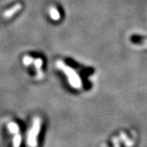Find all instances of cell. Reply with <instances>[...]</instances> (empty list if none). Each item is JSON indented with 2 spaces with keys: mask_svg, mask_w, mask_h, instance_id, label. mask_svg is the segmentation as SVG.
<instances>
[{
  "mask_svg": "<svg viewBox=\"0 0 147 147\" xmlns=\"http://www.w3.org/2000/svg\"><path fill=\"white\" fill-rule=\"evenodd\" d=\"M42 127V119L39 117H35L27 135V145L29 147H38V137Z\"/></svg>",
  "mask_w": 147,
  "mask_h": 147,
  "instance_id": "obj_1",
  "label": "cell"
},
{
  "mask_svg": "<svg viewBox=\"0 0 147 147\" xmlns=\"http://www.w3.org/2000/svg\"><path fill=\"white\" fill-rule=\"evenodd\" d=\"M57 66L61 69H62L64 72L67 74L69 84H70V85L72 87H74L76 89H79L81 88L82 84H81L80 79L78 76V74L75 73L72 69L66 66V65H65L61 61H57Z\"/></svg>",
  "mask_w": 147,
  "mask_h": 147,
  "instance_id": "obj_2",
  "label": "cell"
},
{
  "mask_svg": "<svg viewBox=\"0 0 147 147\" xmlns=\"http://www.w3.org/2000/svg\"><path fill=\"white\" fill-rule=\"evenodd\" d=\"M21 4H20V3H17V4H16L15 6H13L12 7H11V8H9L8 10H7L3 13V16L5 17V18H10V17H11V16H13L15 13H16L18 11L21 10Z\"/></svg>",
  "mask_w": 147,
  "mask_h": 147,
  "instance_id": "obj_3",
  "label": "cell"
},
{
  "mask_svg": "<svg viewBox=\"0 0 147 147\" xmlns=\"http://www.w3.org/2000/svg\"><path fill=\"white\" fill-rule=\"evenodd\" d=\"M7 129H8V131L11 134H12V135L17 134L20 131V127L18 126V124L15 122H10L7 124Z\"/></svg>",
  "mask_w": 147,
  "mask_h": 147,
  "instance_id": "obj_4",
  "label": "cell"
},
{
  "mask_svg": "<svg viewBox=\"0 0 147 147\" xmlns=\"http://www.w3.org/2000/svg\"><path fill=\"white\" fill-rule=\"evenodd\" d=\"M22 142V137L20 133L15 134L12 138V147H20Z\"/></svg>",
  "mask_w": 147,
  "mask_h": 147,
  "instance_id": "obj_5",
  "label": "cell"
},
{
  "mask_svg": "<svg viewBox=\"0 0 147 147\" xmlns=\"http://www.w3.org/2000/svg\"><path fill=\"white\" fill-rule=\"evenodd\" d=\"M50 16L52 17V19H53L54 21H57L61 17L59 11L56 8H54V7L50 8Z\"/></svg>",
  "mask_w": 147,
  "mask_h": 147,
  "instance_id": "obj_6",
  "label": "cell"
},
{
  "mask_svg": "<svg viewBox=\"0 0 147 147\" xmlns=\"http://www.w3.org/2000/svg\"><path fill=\"white\" fill-rule=\"evenodd\" d=\"M132 41L134 42H137L138 44L147 46V39H146V38H137H137H133Z\"/></svg>",
  "mask_w": 147,
  "mask_h": 147,
  "instance_id": "obj_7",
  "label": "cell"
},
{
  "mask_svg": "<svg viewBox=\"0 0 147 147\" xmlns=\"http://www.w3.org/2000/svg\"><path fill=\"white\" fill-rule=\"evenodd\" d=\"M23 61H24V64L26 65H29L30 64H31L33 62V58L30 57H25L24 59H23Z\"/></svg>",
  "mask_w": 147,
  "mask_h": 147,
  "instance_id": "obj_8",
  "label": "cell"
},
{
  "mask_svg": "<svg viewBox=\"0 0 147 147\" xmlns=\"http://www.w3.org/2000/svg\"><path fill=\"white\" fill-rule=\"evenodd\" d=\"M34 64H35V66H36V68L38 70H39L40 69H41V66H42V60H40V59H37L36 61H35V62H34Z\"/></svg>",
  "mask_w": 147,
  "mask_h": 147,
  "instance_id": "obj_9",
  "label": "cell"
}]
</instances>
